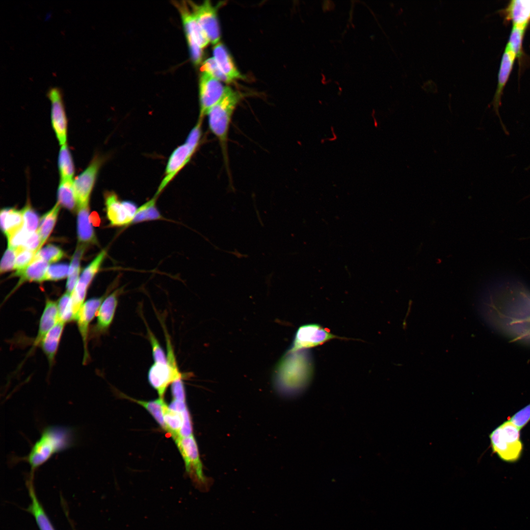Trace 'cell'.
<instances>
[{
  "instance_id": "18",
  "label": "cell",
  "mask_w": 530,
  "mask_h": 530,
  "mask_svg": "<svg viewBox=\"0 0 530 530\" xmlns=\"http://www.w3.org/2000/svg\"><path fill=\"white\" fill-rule=\"evenodd\" d=\"M58 321L57 303L47 299L40 318L37 334L32 344V349L40 345L47 333Z\"/></svg>"
},
{
  "instance_id": "23",
  "label": "cell",
  "mask_w": 530,
  "mask_h": 530,
  "mask_svg": "<svg viewBox=\"0 0 530 530\" xmlns=\"http://www.w3.org/2000/svg\"><path fill=\"white\" fill-rule=\"evenodd\" d=\"M32 479L33 477H30L27 482L28 494L31 500V504L27 508V511L34 517L40 530H55L37 498Z\"/></svg>"
},
{
  "instance_id": "47",
  "label": "cell",
  "mask_w": 530,
  "mask_h": 530,
  "mask_svg": "<svg viewBox=\"0 0 530 530\" xmlns=\"http://www.w3.org/2000/svg\"><path fill=\"white\" fill-rule=\"evenodd\" d=\"M173 399L186 401V393L183 380L174 381L171 384Z\"/></svg>"
},
{
  "instance_id": "14",
  "label": "cell",
  "mask_w": 530,
  "mask_h": 530,
  "mask_svg": "<svg viewBox=\"0 0 530 530\" xmlns=\"http://www.w3.org/2000/svg\"><path fill=\"white\" fill-rule=\"evenodd\" d=\"M181 372L174 371L168 364L154 363L150 368L148 379L150 385L156 390L159 398H163L169 386L175 381L182 380Z\"/></svg>"
},
{
  "instance_id": "36",
  "label": "cell",
  "mask_w": 530,
  "mask_h": 530,
  "mask_svg": "<svg viewBox=\"0 0 530 530\" xmlns=\"http://www.w3.org/2000/svg\"><path fill=\"white\" fill-rule=\"evenodd\" d=\"M200 70L202 72L206 73L220 81L227 83L233 81L220 70L213 57L205 60L202 63Z\"/></svg>"
},
{
  "instance_id": "28",
  "label": "cell",
  "mask_w": 530,
  "mask_h": 530,
  "mask_svg": "<svg viewBox=\"0 0 530 530\" xmlns=\"http://www.w3.org/2000/svg\"><path fill=\"white\" fill-rule=\"evenodd\" d=\"M157 197L155 195L152 198L138 208L132 224L164 219L156 206Z\"/></svg>"
},
{
  "instance_id": "48",
  "label": "cell",
  "mask_w": 530,
  "mask_h": 530,
  "mask_svg": "<svg viewBox=\"0 0 530 530\" xmlns=\"http://www.w3.org/2000/svg\"><path fill=\"white\" fill-rule=\"evenodd\" d=\"M85 247L86 245L80 243L78 245L72 259L68 276L71 275L77 269L80 268V261L85 250Z\"/></svg>"
},
{
  "instance_id": "32",
  "label": "cell",
  "mask_w": 530,
  "mask_h": 530,
  "mask_svg": "<svg viewBox=\"0 0 530 530\" xmlns=\"http://www.w3.org/2000/svg\"><path fill=\"white\" fill-rule=\"evenodd\" d=\"M527 25H513L506 46L515 54L516 57L522 55L523 39Z\"/></svg>"
},
{
  "instance_id": "44",
  "label": "cell",
  "mask_w": 530,
  "mask_h": 530,
  "mask_svg": "<svg viewBox=\"0 0 530 530\" xmlns=\"http://www.w3.org/2000/svg\"><path fill=\"white\" fill-rule=\"evenodd\" d=\"M186 40L192 62L195 65H197L201 63L203 58L202 48L191 38L187 37Z\"/></svg>"
},
{
  "instance_id": "35",
  "label": "cell",
  "mask_w": 530,
  "mask_h": 530,
  "mask_svg": "<svg viewBox=\"0 0 530 530\" xmlns=\"http://www.w3.org/2000/svg\"><path fill=\"white\" fill-rule=\"evenodd\" d=\"M64 255L61 248L53 244H49L36 253L33 260L41 259L48 263H54L60 260Z\"/></svg>"
},
{
  "instance_id": "2",
  "label": "cell",
  "mask_w": 530,
  "mask_h": 530,
  "mask_svg": "<svg viewBox=\"0 0 530 530\" xmlns=\"http://www.w3.org/2000/svg\"><path fill=\"white\" fill-rule=\"evenodd\" d=\"M242 98L241 95L229 87L219 101L208 112L210 130L217 139L223 156L225 168L230 177L228 141L230 124L234 111Z\"/></svg>"
},
{
  "instance_id": "16",
  "label": "cell",
  "mask_w": 530,
  "mask_h": 530,
  "mask_svg": "<svg viewBox=\"0 0 530 530\" xmlns=\"http://www.w3.org/2000/svg\"><path fill=\"white\" fill-rule=\"evenodd\" d=\"M123 289L124 287H121L116 290L104 300L98 310L97 322L94 328L96 334H103L108 329L114 318L118 297Z\"/></svg>"
},
{
  "instance_id": "45",
  "label": "cell",
  "mask_w": 530,
  "mask_h": 530,
  "mask_svg": "<svg viewBox=\"0 0 530 530\" xmlns=\"http://www.w3.org/2000/svg\"><path fill=\"white\" fill-rule=\"evenodd\" d=\"M23 247L36 253L41 248V240L37 230L28 236Z\"/></svg>"
},
{
  "instance_id": "8",
  "label": "cell",
  "mask_w": 530,
  "mask_h": 530,
  "mask_svg": "<svg viewBox=\"0 0 530 530\" xmlns=\"http://www.w3.org/2000/svg\"><path fill=\"white\" fill-rule=\"evenodd\" d=\"M227 87L209 74L202 72L199 79L200 112L198 118L203 119L209 110L223 96Z\"/></svg>"
},
{
  "instance_id": "11",
  "label": "cell",
  "mask_w": 530,
  "mask_h": 530,
  "mask_svg": "<svg viewBox=\"0 0 530 530\" xmlns=\"http://www.w3.org/2000/svg\"><path fill=\"white\" fill-rule=\"evenodd\" d=\"M47 96L51 103V121L53 128L60 145L67 144V120L62 93L56 87L50 88Z\"/></svg>"
},
{
  "instance_id": "27",
  "label": "cell",
  "mask_w": 530,
  "mask_h": 530,
  "mask_svg": "<svg viewBox=\"0 0 530 530\" xmlns=\"http://www.w3.org/2000/svg\"><path fill=\"white\" fill-rule=\"evenodd\" d=\"M57 202L66 209L74 211L77 208L73 180H60L57 189Z\"/></svg>"
},
{
  "instance_id": "25",
  "label": "cell",
  "mask_w": 530,
  "mask_h": 530,
  "mask_svg": "<svg viewBox=\"0 0 530 530\" xmlns=\"http://www.w3.org/2000/svg\"><path fill=\"white\" fill-rule=\"evenodd\" d=\"M507 19L513 25H528L530 20V1L512 0L506 9Z\"/></svg>"
},
{
  "instance_id": "22",
  "label": "cell",
  "mask_w": 530,
  "mask_h": 530,
  "mask_svg": "<svg viewBox=\"0 0 530 530\" xmlns=\"http://www.w3.org/2000/svg\"><path fill=\"white\" fill-rule=\"evenodd\" d=\"M65 324L58 321L47 333L39 345L50 366L54 363Z\"/></svg>"
},
{
  "instance_id": "20",
  "label": "cell",
  "mask_w": 530,
  "mask_h": 530,
  "mask_svg": "<svg viewBox=\"0 0 530 530\" xmlns=\"http://www.w3.org/2000/svg\"><path fill=\"white\" fill-rule=\"evenodd\" d=\"M49 266V263L45 261L36 259L24 268L16 270L12 276L19 277L20 280L15 289L26 281L40 283L45 281Z\"/></svg>"
},
{
  "instance_id": "5",
  "label": "cell",
  "mask_w": 530,
  "mask_h": 530,
  "mask_svg": "<svg viewBox=\"0 0 530 530\" xmlns=\"http://www.w3.org/2000/svg\"><path fill=\"white\" fill-rule=\"evenodd\" d=\"M175 442L184 461L186 473L197 485L207 487L209 480L203 473L198 446L193 435L179 437Z\"/></svg>"
},
{
  "instance_id": "33",
  "label": "cell",
  "mask_w": 530,
  "mask_h": 530,
  "mask_svg": "<svg viewBox=\"0 0 530 530\" xmlns=\"http://www.w3.org/2000/svg\"><path fill=\"white\" fill-rule=\"evenodd\" d=\"M106 255V251L102 250L83 270L79 282L84 284L88 287L98 272Z\"/></svg>"
},
{
  "instance_id": "12",
  "label": "cell",
  "mask_w": 530,
  "mask_h": 530,
  "mask_svg": "<svg viewBox=\"0 0 530 530\" xmlns=\"http://www.w3.org/2000/svg\"><path fill=\"white\" fill-rule=\"evenodd\" d=\"M196 150L197 149L185 143L173 151L168 160L164 177L158 187L156 195L158 196L189 162Z\"/></svg>"
},
{
  "instance_id": "30",
  "label": "cell",
  "mask_w": 530,
  "mask_h": 530,
  "mask_svg": "<svg viewBox=\"0 0 530 530\" xmlns=\"http://www.w3.org/2000/svg\"><path fill=\"white\" fill-rule=\"evenodd\" d=\"M163 419L165 431L170 434L174 441L179 438L183 424L182 412L172 410L167 405L164 411Z\"/></svg>"
},
{
  "instance_id": "7",
  "label": "cell",
  "mask_w": 530,
  "mask_h": 530,
  "mask_svg": "<svg viewBox=\"0 0 530 530\" xmlns=\"http://www.w3.org/2000/svg\"><path fill=\"white\" fill-rule=\"evenodd\" d=\"M106 217L112 226H126L132 224L138 207L131 200L120 201L112 191L105 194Z\"/></svg>"
},
{
  "instance_id": "40",
  "label": "cell",
  "mask_w": 530,
  "mask_h": 530,
  "mask_svg": "<svg viewBox=\"0 0 530 530\" xmlns=\"http://www.w3.org/2000/svg\"><path fill=\"white\" fill-rule=\"evenodd\" d=\"M17 255L15 259L14 269L21 270L33 260L36 252L25 248H20L16 250Z\"/></svg>"
},
{
  "instance_id": "26",
  "label": "cell",
  "mask_w": 530,
  "mask_h": 530,
  "mask_svg": "<svg viewBox=\"0 0 530 530\" xmlns=\"http://www.w3.org/2000/svg\"><path fill=\"white\" fill-rule=\"evenodd\" d=\"M121 397L134 401L146 409L152 416L160 426L165 430V425L163 419L165 408L167 405L163 398H159L155 400L144 401L131 398L121 393Z\"/></svg>"
},
{
  "instance_id": "34",
  "label": "cell",
  "mask_w": 530,
  "mask_h": 530,
  "mask_svg": "<svg viewBox=\"0 0 530 530\" xmlns=\"http://www.w3.org/2000/svg\"><path fill=\"white\" fill-rule=\"evenodd\" d=\"M59 321L65 323L75 320L71 299V294L66 292L57 303Z\"/></svg>"
},
{
  "instance_id": "42",
  "label": "cell",
  "mask_w": 530,
  "mask_h": 530,
  "mask_svg": "<svg viewBox=\"0 0 530 530\" xmlns=\"http://www.w3.org/2000/svg\"><path fill=\"white\" fill-rule=\"evenodd\" d=\"M29 234L23 227L21 229L7 237L8 247L15 250L22 248Z\"/></svg>"
},
{
  "instance_id": "50",
  "label": "cell",
  "mask_w": 530,
  "mask_h": 530,
  "mask_svg": "<svg viewBox=\"0 0 530 530\" xmlns=\"http://www.w3.org/2000/svg\"><path fill=\"white\" fill-rule=\"evenodd\" d=\"M90 220L95 225H98L99 223L100 219L98 214L96 212H92L90 215Z\"/></svg>"
},
{
  "instance_id": "43",
  "label": "cell",
  "mask_w": 530,
  "mask_h": 530,
  "mask_svg": "<svg viewBox=\"0 0 530 530\" xmlns=\"http://www.w3.org/2000/svg\"><path fill=\"white\" fill-rule=\"evenodd\" d=\"M16 255V250L8 247L0 262V273H5L14 269Z\"/></svg>"
},
{
  "instance_id": "38",
  "label": "cell",
  "mask_w": 530,
  "mask_h": 530,
  "mask_svg": "<svg viewBox=\"0 0 530 530\" xmlns=\"http://www.w3.org/2000/svg\"><path fill=\"white\" fill-rule=\"evenodd\" d=\"M146 326L148 338L152 347L153 357L155 363L166 364L167 363V356L165 355L163 348L148 325L146 324Z\"/></svg>"
},
{
  "instance_id": "6",
  "label": "cell",
  "mask_w": 530,
  "mask_h": 530,
  "mask_svg": "<svg viewBox=\"0 0 530 530\" xmlns=\"http://www.w3.org/2000/svg\"><path fill=\"white\" fill-rule=\"evenodd\" d=\"M335 339H346L333 334L329 329L318 324H306L301 326L297 329L292 345L289 350L295 351L302 349H310Z\"/></svg>"
},
{
  "instance_id": "4",
  "label": "cell",
  "mask_w": 530,
  "mask_h": 530,
  "mask_svg": "<svg viewBox=\"0 0 530 530\" xmlns=\"http://www.w3.org/2000/svg\"><path fill=\"white\" fill-rule=\"evenodd\" d=\"M489 438L493 452L503 461L513 463L521 457L523 445L520 430L508 420L493 430Z\"/></svg>"
},
{
  "instance_id": "29",
  "label": "cell",
  "mask_w": 530,
  "mask_h": 530,
  "mask_svg": "<svg viewBox=\"0 0 530 530\" xmlns=\"http://www.w3.org/2000/svg\"><path fill=\"white\" fill-rule=\"evenodd\" d=\"M60 205L57 203L41 218L37 231L41 240V246L46 241L55 225Z\"/></svg>"
},
{
  "instance_id": "9",
  "label": "cell",
  "mask_w": 530,
  "mask_h": 530,
  "mask_svg": "<svg viewBox=\"0 0 530 530\" xmlns=\"http://www.w3.org/2000/svg\"><path fill=\"white\" fill-rule=\"evenodd\" d=\"M103 162L101 157H95L87 168L73 181L77 208L89 204L90 194Z\"/></svg>"
},
{
  "instance_id": "17",
  "label": "cell",
  "mask_w": 530,
  "mask_h": 530,
  "mask_svg": "<svg viewBox=\"0 0 530 530\" xmlns=\"http://www.w3.org/2000/svg\"><path fill=\"white\" fill-rule=\"evenodd\" d=\"M516 56L506 46L503 53L498 74V81L493 100V106L499 115V108L504 88L508 80Z\"/></svg>"
},
{
  "instance_id": "31",
  "label": "cell",
  "mask_w": 530,
  "mask_h": 530,
  "mask_svg": "<svg viewBox=\"0 0 530 530\" xmlns=\"http://www.w3.org/2000/svg\"><path fill=\"white\" fill-rule=\"evenodd\" d=\"M58 162L60 180H73L75 167L67 144L61 145Z\"/></svg>"
},
{
  "instance_id": "41",
  "label": "cell",
  "mask_w": 530,
  "mask_h": 530,
  "mask_svg": "<svg viewBox=\"0 0 530 530\" xmlns=\"http://www.w3.org/2000/svg\"><path fill=\"white\" fill-rule=\"evenodd\" d=\"M508 421L520 430L530 421V403L510 417Z\"/></svg>"
},
{
  "instance_id": "13",
  "label": "cell",
  "mask_w": 530,
  "mask_h": 530,
  "mask_svg": "<svg viewBox=\"0 0 530 530\" xmlns=\"http://www.w3.org/2000/svg\"><path fill=\"white\" fill-rule=\"evenodd\" d=\"M105 296L106 295L88 299L82 304L77 315L76 320L83 345V363L86 362L89 358L87 339L89 325L96 313H98L102 303L105 299Z\"/></svg>"
},
{
  "instance_id": "24",
  "label": "cell",
  "mask_w": 530,
  "mask_h": 530,
  "mask_svg": "<svg viewBox=\"0 0 530 530\" xmlns=\"http://www.w3.org/2000/svg\"><path fill=\"white\" fill-rule=\"evenodd\" d=\"M0 219L1 230L7 238L21 229L24 225L22 211L14 208L2 209L0 213Z\"/></svg>"
},
{
  "instance_id": "46",
  "label": "cell",
  "mask_w": 530,
  "mask_h": 530,
  "mask_svg": "<svg viewBox=\"0 0 530 530\" xmlns=\"http://www.w3.org/2000/svg\"><path fill=\"white\" fill-rule=\"evenodd\" d=\"M182 412L183 416V424L180 431V437H188L193 435L191 418L187 408Z\"/></svg>"
},
{
  "instance_id": "49",
  "label": "cell",
  "mask_w": 530,
  "mask_h": 530,
  "mask_svg": "<svg viewBox=\"0 0 530 530\" xmlns=\"http://www.w3.org/2000/svg\"><path fill=\"white\" fill-rule=\"evenodd\" d=\"M80 268L77 269L71 275L68 276L66 284L67 292L72 293L78 281Z\"/></svg>"
},
{
  "instance_id": "3",
  "label": "cell",
  "mask_w": 530,
  "mask_h": 530,
  "mask_svg": "<svg viewBox=\"0 0 530 530\" xmlns=\"http://www.w3.org/2000/svg\"><path fill=\"white\" fill-rule=\"evenodd\" d=\"M74 442V431L71 428L54 425L44 429L25 459L30 466L31 474L54 454L71 448Z\"/></svg>"
},
{
  "instance_id": "37",
  "label": "cell",
  "mask_w": 530,
  "mask_h": 530,
  "mask_svg": "<svg viewBox=\"0 0 530 530\" xmlns=\"http://www.w3.org/2000/svg\"><path fill=\"white\" fill-rule=\"evenodd\" d=\"M22 212L24 221L23 227L26 230L29 234L37 231L39 219L37 213L30 205L26 204L22 210Z\"/></svg>"
},
{
  "instance_id": "1",
  "label": "cell",
  "mask_w": 530,
  "mask_h": 530,
  "mask_svg": "<svg viewBox=\"0 0 530 530\" xmlns=\"http://www.w3.org/2000/svg\"><path fill=\"white\" fill-rule=\"evenodd\" d=\"M314 362L309 349L288 350L282 358L274 375L276 391L287 397L301 394L309 385L314 374Z\"/></svg>"
},
{
  "instance_id": "21",
  "label": "cell",
  "mask_w": 530,
  "mask_h": 530,
  "mask_svg": "<svg viewBox=\"0 0 530 530\" xmlns=\"http://www.w3.org/2000/svg\"><path fill=\"white\" fill-rule=\"evenodd\" d=\"M213 58L223 73L233 81L243 77L236 67L225 47L218 43L213 48Z\"/></svg>"
},
{
  "instance_id": "15",
  "label": "cell",
  "mask_w": 530,
  "mask_h": 530,
  "mask_svg": "<svg viewBox=\"0 0 530 530\" xmlns=\"http://www.w3.org/2000/svg\"><path fill=\"white\" fill-rule=\"evenodd\" d=\"M174 2L181 14L186 37L193 39L202 49L207 46L210 42L193 12L184 1Z\"/></svg>"
},
{
  "instance_id": "19",
  "label": "cell",
  "mask_w": 530,
  "mask_h": 530,
  "mask_svg": "<svg viewBox=\"0 0 530 530\" xmlns=\"http://www.w3.org/2000/svg\"><path fill=\"white\" fill-rule=\"evenodd\" d=\"M78 210L77 229L80 244L86 245L97 243L90 220L89 204L79 207Z\"/></svg>"
},
{
  "instance_id": "10",
  "label": "cell",
  "mask_w": 530,
  "mask_h": 530,
  "mask_svg": "<svg viewBox=\"0 0 530 530\" xmlns=\"http://www.w3.org/2000/svg\"><path fill=\"white\" fill-rule=\"evenodd\" d=\"M189 4L209 42L214 45L219 43L220 30L216 7L209 0L199 5L189 1Z\"/></svg>"
},
{
  "instance_id": "39",
  "label": "cell",
  "mask_w": 530,
  "mask_h": 530,
  "mask_svg": "<svg viewBox=\"0 0 530 530\" xmlns=\"http://www.w3.org/2000/svg\"><path fill=\"white\" fill-rule=\"evenodd\" d=\"M69 267L65 264L49 266L45 275V281H56L65 278L68 275Z\"/></svg>"
}]
</instances>
